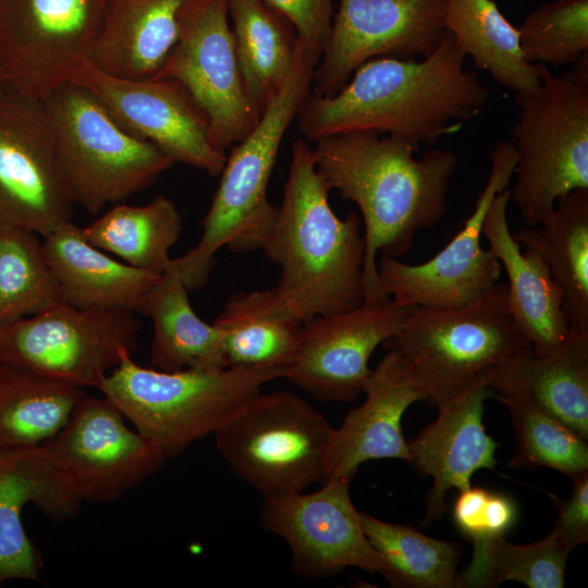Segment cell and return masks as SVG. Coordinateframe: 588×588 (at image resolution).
Instances as JSON below:
<instances>
[{
  "label": "cell",
  "mask_w": 588,
  "mask_h": 588,
  "mask_svg": "<svg viewBox=\"0 0 588 588\" xmlns=\"http://www.w3.org/2000/svg\"><path fill=\"white\" fill-rule=\"evenodd\" d=\"M317 172L329 189L354 201L364 220V304L390 299L377 270V254L400 257L419 231L446 213L450 182L458 164L453 151L431 149L376 132H350L314 142Z\"/></svg>",
  "instance_id": "obj_1"
},
{
  "label": "cell",
  "mask_w": 588,
  "mask_h": 588,
  "mask_svg": "<svg viewBox=\"0 0 588 588\" xmlns=\"http://www.w3.org/2000/svg\"><path fill=\"white\" fill-rule=\"evenodd\" d=\"M466 56L445 30L438 48L415 59L373 58L331 96H307L297 115L299 132L322 137L376 132L415 145L433 143L479 114L489 89L464 68Z\"/></svg>",
  "instance_id": "obj_2"
},
{
  "label": "cell",
  "mask_w": 588,
  "mask_h": 588,
  "mask_svg": "<svg viewBox=\"0 0 588 588\" xmlns=\"http://www.w3.org/2000/svg\"><path fill=\"white\" fill-rule=\"evenodd\" d=\"M329 192L311 147L294 140L277 221L260 250L280 267L272 289L303 322L353 309L364 301L360 219L356 212L339 218Z\"/></svg>",
  "instance_id": "obj_3"
},
{
  "label": "cell",
  "mask_w": 588,
  "mask_h": 588,
  "mask_svg": "<svg viewBox=\"0 0 588 588\" xmlns=\"http://www.w3.org/2000/svg\"><path fill=\"white\" fill-rule=\"evenodd\" d=\"M319 58L296 41L283 86L250 132L231 147L198 243L171 261L188 291L207 284L223 246L235 253L254 252L269 238L279 211L268 199L269 180L282 139L311 91Z\"/></svg>",
  "instance_id": "obj_4"
},
{
  "label": "cell",
  "mask_w": 588,
  "mask_h": 588,
  "mask_svg": "<svg viewBox=\"0 0 588 588\" xmlns=\"http://www.w3.org/2000/svg\"><path fill=\"white\" fill-rule=\"evenodd\" d=\"M282 377L283 369L272 366L164 371L125 353L97 390L169 460L213 436L264 384Z\"/></svg>",
  "instance_id": "obj_5"
},
{
  "label": "cell",
  "mask_w": 588,
  "mask_h": 588,
  "mask_svg": "<svg viewBox=\"0 0 588 588\" xmlns=\"http://www.w3.org/2000/svg\"><path fill=\"white\" fill-rule=\"evenodd\" d=\"M382 346L401 357L424 401L437 409L485 382L506 359L532 352L509 314L507 284L499 282L460 308L408 306Z\"/></svg>",
  "instance_id": "obj_6"
},
{
  "label": "cell",
  "mask_w": 588,
  "mask_h": 588,
  "mask_svg": "<svg viewBox=\"0 0 588 588\" xmlns=\"http://www.w3.org/2000/svg\"><path fill=\"white\" fill-rule=\"evenodd\" d=\"M575 63L562 76L536 64L538 87L515 95L520 112L513 130L517 159L510 201L526 225H537L563 195L588 188L587 56Z\"/></svg>",
  "instance_id": "obj_7"
},
{
  "label": "cell",
  "mask_w": 588,
  "mask_h": 588,
  "mask_svg": "<svg viewBox=\"0 0 588 588\" xmlns=\"http://www.w3.org/2000/svg\"><path fill=\"white\" fill-rule=\"evenodd\" d=\"M41 100L69 194L90 215L145 191L174 163L123 128L82 85L65 83Z\"/></svg>",
  "instance_id": "obj_8"
},
{
  "label": "cell",
  "mask_w": 588,
  "mask_h": 588,
  "mask_svg": "<svg viewBox=\"0 0 588 588\" xmlns=\"http://www.w3.org/2000/svg\"><path fill=\"white\" fill-rule=\"evenodd\" d=\"M333 429L298 395L259 393L213 433L230 468L264 498L323 482Z\"/></svg>",
  "instance_id": "obj_9"
},
{
  "label": "cell",
  "mask_w": 588,
  "mask_h": 588,
  "mask_svg": "<svg viewBox=\"0 0 588 588\" xmlns=\"http://www.w3.org/2000/svg\"><path fill=\"white\" fill-rule=\"evenodd\" d=\"M140 322L123 309L59 303L0 327V362L81 389H98L138 346Z\"/></svg>",
  "instance_id": "obj_10"
},
{
  "label": "cell",
  "mask_w": 588,
  "mask_h": 588,
  "mask_svg": "<svg viewBox=\"0 0 588 588\" xmlns=\"http://www.w3.org/2000/svg\"><path fill=\"white\" fill-rule=\"evenodd\" d=\"M108 0H0V88L42 99L89 63Z\"/></svg>",
  "instance_id": "obj_11"
},
{
  "label": "cell",
  "mask_w": 588,
  "mask_h": 588,
  "mask_svg": "<svg viewBox=\"0 0 588 588\" xmlns=\"http://www.w3.org/2000/svg\"><path fill=\"white\" fill-rule=\"evenodd\" d=\"M150 78L177 82L205 114L215 147L241 142L260 115L249 101L229 17V0H187L176 41Z\"/></svg>",
  "instance_id": "obj_12"
},
{
  "label": "cell",
  "mask_w": 588,
  "mask_h": 588,
  "mask_svg": "<svg viewBox=\"0 0 588 588\" xmlns=\"http://www.w3.org/2000/svg\"><path fill=\"white\" fill-rule=\"evenodd\" d=\"M491 169L470 216L456 235L429 260L409 265L381 254L377 261L380 284L403 306L460 308L491 290L501 264L481 246L482 223L492 199L509 187L516 166L512 140H501L490 151Z\"/></svg>",
  "instance_id": "obj_13"
},
{
  "label": "cell",
  "mask_w": 588,
  "mask_h": 588,
  "mask_svg": "<svg viewBox=\"0 0 588 588\" xmlns=\"http://www.w3.org/2000/svg\"><path fill=\"white\" fill-rule=\"evenodd\" d=\"M74 206L42 100L0 88V226L42 237L71 221Z\"/></svg>",
  "instance_id": "obj_14"
},
{
  "label": "cell",
  "mask_w": 588,
  "mask_h": 588,
  "mask_svg": "<svg viewBox=\"0 0 588 588\" xmlns=\"http://www.w3.org/2000/svg\"><path fill=\"white\" fill-rule=\"evenodd\" d=\"M350 483L331 478L314 492L264 498L261 526L287 543L296 575L321 579L357 567L389 579L388 563L364 534Z\"/></svg>",
  "instance_id": "obj_15"
},
{
  "label": "cell",
  "mask_w": 588,
  "mask_h": 588,
  "mask_svg": "<svg viewBox=\"0 0 588 588\" xmlns=\"http://www.w3.org/2000/svg\"><path fill=\"white\" fill-rule=\"evenodd\" d=\"M446 0H340L311 93L331 96L373 58L431 54L445 34Z\"/></svg>",
  "instance_id": "obj_16"
},
{
  "label": "cell",
  "mask_w": 588,
  "mask_h": 588,
  "mask_svg": "<svg viewBox=\"0 0 588 588\" xmlns=\"http://www.w3.org/2000/svg\"><path fill=\"white\" fill-rule=\"evenodd\" d=\"M42 444L63 466L83 502L94 504L120 500L167 461L102 395L85 394L65 425Z\"/></svg>",
  "instance_id": "obj_17"
},
{
  "label": "cell",
  "mask_w": 588,
  "mask_h": 588,
  "mask_svg": "<svg viewBox=\"0 0 588 588\" xmlns=\"http://www.w3.org/2000/svg\"><path fill=\"white\" fill-rule=\"evenodd\" d=\"M71 82L88 89L123 128L174 162L220 175L226 155L215 147L205 114L177 82L117 77L89 63Z\"/></svg>",
  "instance_id": "obj_18"
},
{
  "label": "cell",
  "mask_w": 588,
  "mask_h": 588,
  "mask_svg": "<svg viewBox=\"0 0 588 588\" xmlns=\"http://www.w3.org/2000/svg\"><path fill=\"white\" fill-rule=\"evenodd\" d=\"M407 307L390 298L305 321L282 378L321 402L354 401L370 373V356L397 332Z\"/></svg>",
  "instance_id": "obj_19"
},
{
  "label": "cell",
  "mask_w": 588,
  "mask_h": 588,
  "mask_svg": "<svg viewBox=\"0 0 588 588\" xmlns=\"http://www.w3.org/2000/svg\"><path fill=\"white\" fill-rule=\"evenodd\" d=\"M30 503L53 523H64L78 513L83 500L44 444L0 449V586L41 578L42 553L22 522Z\"/></svg>",
  "instance_id": "obj_20"
},
{
  "label": "cell",
  "mask_w": 588,
  "mask_h": 588,
  "mask_svg": "<svg viewBox=\"0 0 588 588\" xmlns=\"http://www.w3.org/2000/svg\"><path fill=\"white\" fill-rule=\"evenodd\" d=\"M492 390L479 382L438 409V417L407 442V463L432 478L421 527L438 520L445 510L448 493L471 486L473 475L494 469L499 443L482 422L485 401Z\"/></svg>",
  "instance_id": "obj_21"
},
{
  "label": "cell",
  "mask_w": 588,
  "mask_h": 588,
  "mask_svg": "<svg viewBox=\"0 0 588 588\" xmlns=\"http://www.w3.org/2000/svg\"><path fill=\"white\" fill-rule=\"evenodd\" d=\"M363 393L365 401L333 429L323 482L331 478L352 480L359 466L372 460L407 462L402 418L413 403L424 401V394L395 352L388 351L370 370Z\"/></svg>",
  "instance_id": "obj_22"
},
{
  "label": "cell",
  "mask_w": 588,
  "mask_h": 588,
  "mask_svg": "<svg viewBox=\"0 0 588 588\" xmlns=\"http://www.w3.org/2000/svg\"><path fill=\"white\" fill-rule=\"evenodd\" d=\"M509 203L507 187L492 199L483 219L482 235L506 272L511 318L531 344L534 354L550 355L569 335L562 291L542 257L528 248L523 252L513 237L507 222Z\"/></svg>",
  "instance_id": "obj_23"
},
{
  "label": "cell",
  "mask_w": 588,
  "mask_h": 588,
  "mask_svg": "<svg viewBox=\"0 0 588 588\" xmlns=\"http://www.w3.org/2000/svg\"><path fill=\"white\" fill-rule=\"evenodd\" d=\"M61 302L82 309L138 313L161 273L119 261L91 245L82 226L68 221L41 237Z\"/></svg>",
  "instance_id": "obj_24"
},
{
  "label": "cell",
  "mask_w": 588,
  "mask_h": 588,
  "mask_svg": "<svg viewBox=\"0 0 588 588\" xmlns=\"http://www.w3.org/2000/svg\"><path fill=\"white\" fill-rule=\"evenodd\" d=\"M485 382L493 394L531 403L588 440V333L569 329L556 352L511 357L491 369Z\"/></svg>",
  "instance_id": "obj_25"
},
{
  "label": "cell",
  "mask_w": 588,
  "mask_h": 588,
  "mask_svg": "<svg viewBox=\"0 0 588 588\" xmlns=\"http://www.w3.org/2000/svg\"><path fill=\"white\" fill-rule=\"evenodd\" d=\"M187 0H108L89 64L108 75L146 79L160 70Z\"/></svg>",
  "instance_id": "obj_26"
},
{
  "label": "cell",
  "mask_w": 588,
  "mask_h": 588,
  "mask_svg": "<svg viewBox=\"0 0 588 588\" xmlns=\"http://www.w3.org/2000/svg\"><path fill=\"white\" fill-rule=\"evenodd\" d=\"M188 292L170 265L147 293L139 314L152 324L150 364L164 371L226 368L223 332L197 316Z\"/></svg>",
  "instance_id": "obj_27"
},
{
  "label": "cell",
  "mask_w": 588,
  "mask_h": 588,
  "mask_svg": "<svg viewBox=\"0 0 588 588\" xmlns=\"http://www.w3.org/2000/svg\"><path fill=\"white\" fill-rule=\"evenodd\" d=\"M512 234L546 261L562 291L569 329L588 333V188L563 195L537 225Z\"/></svg>",
  "instance_id": "obj_28"
},
{
  "label": "cell",
  "mask_w": 588,
  "mask_h": 588,
  "mask_svg": "<svg viewBox=\"0 0 588 588\" xmlns=\"http://www.w3.org/2000/svg\"><path fill=\"white\" fill-rule=\"evenodd\" d=\"M212 323L223 332L228 367L272 366L284 371L296 355L304 322L271 287L232 295Z\"/></svg>",
  "instance_id": "obj_29"
},
{
  "label": "cell",
  "mask_w": 588,
  "mask_h": 588,
  "mask_svg": "<svg viewBox=\"0 0 588 588\" xmlns=\"http://www.w3.org/2000/svg\"><path fill=\"white\" fill-rule=\"evenodd\" d=\"M229 17L244 87L261 115L292 68L296 34L265 0H229Z\"/></svg>",
  "instance_id": "obj_30"
},
{
  "label": "cell",
  "mask_w": 588,
  "mask_h": 588,
  "mask_svg": "<svg viewBox=\"0 0 588 588\" xmlns=\"http://www.w3.org/2000/svg\"><path fill=\"white\" fill-rule=\"evenodd\" d=\"M444 29L476 68L515 95L538 87L537 65L525 59L518 28L493 0H446Z\"/></svg>",
  "instance_id": "obj_31"
},
{
  "label": "cell",
  "mask_w": 588,
  "mask_h": 588,
  "mask_svg": "<svg viewBox=\"0 0 588 588\" xmlns=\"http://www.w3.org/2000/svg\"><path fill=\"white\" fill-rule=\"evenodd\" d=\"M183 229L175 204L159 195L142 206L118 204L82 226L84 237L135 268L162 273L171 265L169 252Z\"/></svg>",
  "instance_id": "obj_32"
},
{
  "label": "cell",
  "mask_w": 588,
  "mask_h": 588,
  "mask_svg": "<svg viewBox=\"0 0 588 588\" xmlns=\"http://www.w3.org/2000/svg\"><path fill=\"white\" fill-rule=\"evenodd\" d=\"M85 394L84 389L0 362V449L45 443Z\"/></svg>",
  "instance_id": "obj_33"
},
{
  "label": "cell",
  "mask_w": 588,
  "mask_h": 588,
  "mask_svg": "<svg viewBox=\"0 0 588 588\" xmlns=\"http://www.w3.org/2000/svg\"><path fill=\"white\" fill-rule=\"evenodd\" d=\"M365 536L390 568L392 587L455 588L463 554L460 543L359 512Z\"/></svg>",
  "instance_id": "obj_34"
},
{
  "label": "cell",
  "mask_w": 588,
  "mask_h": 588,
  "mask_svg": "<svg viewBox=\"0 0 588 588\" xmlns=\"http://www.w3.org/2000/svg\"><path fill=\"white\" fill-rule=\"evenodd\" d=\"M39 236L0 226V327L62 303Z\"/></svg>",
  "instance_id": "obj_35"
},
{
  "label": "cell",
  "mask_w": 588,
  "mask_h": 588,
  "mask_svg": "<svg viewBox=\"0 0 588 588\" xmlns=\"http://www.w3.org/2000/svg\"><path fill=\"white\" fill-rule=\"evenodd\" d=\"M493 397L507 409L516 437L509 467H549L569 478L588 471L587 440L531 403L501 394Z\"/></svg>",
  "instance_id": "obj_36"
},
{
  "label": "cell",
  "mask_w": 588,
  "mask_h": 588,
  "mask_svg": "<svg viewBox=\"0 0 588 588\" xmlns=\"http://www.w3.org/2000/svg\"><path fill=\"white\" fill-rule=\"evenodd\" d=\"M518 516L507 494L473 487L458 491L452 518L461 535L473 546L470 563L458 573L455 587L482 588L492 546L514 527Z\"/></svg>",
  "instance_id": "obj_37"
},
{
  "label": "cell",
  "mask_w": 588,
  "mask_h": 588,
  "mask_svg": "<svg viewBox=\"0 0 588 588\" xmlns=\"http://www.w3.org/2000/svg\"><path fill=\"white\" fill-rule=\"evenodd\" d=\"M517 28L528 62L554 66L575 63L588 54V0L540 5Z\"/></svg>",
  "instance_id": "obj_38"
},
{
  "label": "cell",
  "mask_w": 588,
  "mask_h": 588,
  "mask_svg": "<svg viewBox=\"0 0 588 588\" xmlns=\"http://www.w3.org/2000/svg\"><path fill=\"white\" fill-rule=\"evenodd\" d=\"M569 552L550 534L529 544L501 538L490 551L485 587L514 580L529 588H562Z\"/></svg>",
  "instance_id": "obj_39"
},
{
  "label": "cell",
  "mask_w": 588,
  "mask_h": 588,
  "mask_svg": "<svg viewBox=\"0 0 588 588\" xmlns=\"http://www.w3.org/2000/svg\"><path fill=\"white\" fill-rule=\"evenodd\" d=\"M265 1L291 23L299 44L321 56L332 27V0Z\"/></svg>",
  "instance_id": "obj_40"
},
{
  "label": "cell",
  "mask_w": 588,
  "mask_h": 588,
  "mask_svg": "<svg viewBox=\"0 0 588 588\" xmlns=\"http://www.w3.org/2000/svg\"><path fill=\"white\" fill-rule=\"evenodd\" d=\"M566 500L554 499L558 512L550 535L569 551L588 541V471L573 478Z\"/></svg>",
  "instance_id": "obj_41"
},
{
  "label": "cell",
  "mask_w": 588,
  "mask_h": 588,
  "mask_svg": "<svg viewBox=\"0 0 588 588\" xmlns=\"http://www.w3.org/2000/svg\"><path fill=\"white\" fill-rule=\"evenodd\" d=\"M553 1H563V0H553Z\"/></svg>",
  "instance_id": "obj_42"
}]
</instances>
